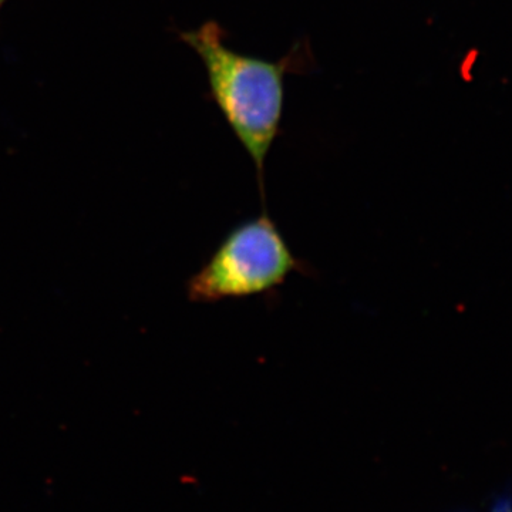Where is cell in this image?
I'll list each match as a JSON object with an SVG mask.
<instances>
[{
  "label": "cell",
  "mask_w": 512,
  "mask_h": 512,
  "mask_svg": "<svg viewBox=\"0 0 512 512\" xmlns=\"http://www.w3.org/2000/svg\"><path fill=\"white\" fill-rule=\"evenodd\" d=\"M276 222L264 211L237 225L190 282L194 302L252 298L274 292L295 272H305Z\"/></svg>",
  "instance_id": "obj_2"
},
{
  "label": "cell",
  "mask_w": 512,
  "mask_h": 512,
  "mask_svg": "<svg viewBox=\"0 0 512 512\" xmlns=\"http://www.w3.org/2000/svg\"><path fill=\"white\" fill-rule=\"evenodd\" d=\"M222 35L218 23L207 22L183 33V39L204 63L214 99L254 161L264 195L266 156L278 136L284 107L286 63L239 55Z\"/></svg>",
  "instance_id": "obj_1"
},
{
  "label": "cell",
  "mask_w": 512,
  "mask_h": 512,
  "mask_svg": "<svg viewBox=\"0 0 512 512\" xmlns=\"http://www.w3.org/2000/svg\"><path fill=\"white\" fill-rule=\"evenodd\" d=\"M5 2H6V0H0V6H2L3 3H5Z\"/></svg>",
  "instance_id": "obj_3"
}]
</instances>
